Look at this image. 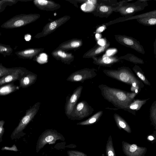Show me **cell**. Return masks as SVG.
I'll return each mask as SVG.
<instances>
[{
  "label": "cell",
  "mask_w": 156,
  "mask_h": 156,
  "mask_svg": "<svg viewBox=\"0 0 156 156\" xmlns=\"http://www.w3.org/2000/svg\"><path fill=\"white\" fill-rule=\"evenodd\" d=\"M100 11L103 12H107L108 10V8L105 6H102L100 7Z\"/></svg>",
  "instance_id": "28"
},
{
  "label": "cell",
  "mask_w": 156,
  "mask_h": 156,
  "mask_svg": "<svg viewBox=\"0 0 156 156\" xmlns=\"http://www.w3.org/2000/svg\"><path fill=\"white\" fill-rule=\"evenodd\" d=\"M148 139L150 141H152L154 139V138L153 136L151 135L148 137Z\"/></svg>",
  "instance_id": "37"
},
{
  "label": "cell",
  "mask_w": 156,
  "mask_h": 156,
  "mask_svg": "<svg viewBox=\"0 0 156 156\" xmlns=\"http://www.w3.org/2000/svg\"><path fill=\"white\" fill-rule=\"evenodd\" d=\"M58 55L62 58H65L66 57V54L61 51H59L58 52Z\"/></svg>",
  "instance_id": "31"
},
{
  "label": "cell",
  "mask_w": 156,
  "mask_h": 156,
  "mask_svg": "<svg viewBox=\"0 0 156 156\" xmlns=\"http://www.w3.org/2000/svg\"><path fill=\"white\" fill-rule=\"evenodd\" d=\"M122 145L123 152L126 156H144L147 151L145 147L130 144L125 141H122Z\"/></svg>",
  "instance_id": "8"
},
{
  "label": "cell",
  "mask_w": 156,
  "mask_h": 156,
  "mask_svg": "<svg viewBox=\"0 0 156 156\" xmlns=\"http://www.w3.org/2000/svg\"><path fill=\"white\" fill-rule=\"evenodd\" d=\"M103 72L109 77L129 85L131 91L137 94L144 87L143 82L129 68H121L117 70H105Z\"/></svg>",
  "instance_id": "2"
},
{
  "label": "cell",
  "mask_w": 156,
  "mask_h": 156,
  "mask_svg": "<svg viewBox=\"0 0 156 156\" xmlns=\"http://www.w3.org/2000/svg\"><path fill=\"white\" fill-rule=\"evenodd\" d=\"M104 27H101L99 28V30L100 31H102L104 30Z\"/></svg>",
  "instance_id": "40"
},
{
  "label": "cell",
  "mask_w": 156,
  "mask_h": 156,
  "mask_svg": "<svg viewBox=\"0 0 156 156\" xmlns=\"http://www.w3.org/2000/svg\"><path fill=\"white\" fill-rule=\"evenodd\" d=\"M113 118L117 126L120 129H123L128 133L131 132L129 125L126 121L120 115L115 113Z\"/></svg>",
  "instance_id": "12"
},
{
  "label": "cell",
  "mask_w": 156,
  "mask_h": 156,
  "mask_svg": "<svg viewBox=\"0 0 156 156\" xmlns=\"http://www.w3.org/2000/svg\"><path fill=\"white\" fill-rule=\"evenodd\" d=\"M5 122L3 120H0V142L2 141V136L5 132L3 126Z\"/></svg>",
  "instance_id": "20"
},
{
  "label": "cell",
  "mask_w": 156,
  "mask_h": 156,
  "mask_svg": "<svg viewBox=\"0 0 156 156\" xmlns=\"http://www.w3.org/2000/svg\"><path fill=\"white\" fill-rule=\"evenodd\" d=\"M63 139L62 135L56 131L46 130L43 133L38 139L36 145V151L38 152L47 144H54L57 140H62Z\"/></svg>",
  "instance_id": "4"
},
{
  "label": "cell",
  "mask_w": 156,
  "mask_h": 156,
  "mask_svg": "<svg viewBox=\"0 0 156 156\" xmlns=\"http://www.w3.org/2000/svg\"><path fill=\"white\" fill-rule=\"evenodd\" d=\"M7 51V48L3 46H0V51Z\"/></svg>",
  "instance_id": "34"
},
{
  "label": "cell",
  "mask_w": 156,
  "mask_h": 156,
  "mask_svg": "<svg viewBox=\"0 0 156 156\" xmlns=\"http://www.w3.org/2000/svg\"><path fill=\"white\" fill-rule=\"evenodd\" d=\"M24 21L22 20H16L14 23V25L15 27H20L23 25Z\"/></svg>",
  "instance_id": "22"
},
{
  "label": "cell",
  "mask_w": 156,
  "mask_h": 156,
  "mask_svg": "<svg viewBox=\"0 0 156 156\" xmlns=\"http://www.w3.org/2000/svg\"><path fill=\"white\" fill-rule=\"evenodd\" d=\"M105 46H103L99 47L95 51V54H98L103 51L105 48Z\"/></svg>",
  "instance_id": "29"
},
{
  "label": "cell",
  "mask_w": 156,
  "mask_h": 156,
  "mask_svg": "<svg viewBox=\"0 0 156 156\" xmlns=\"http://www.w3.org/2000/svg\"><path fill=\"white\" fill-rule=\"evenodd\" d=\"M88 1L90 3L92 4H95L96 1V0H88Z\"/></svg>",
  "instance_id": "39"
},
{
  "label": "cell",
  "mask_w": 156,
  "mask_h": 156,
  "mask_svg": "<svg viewBox=\"0 0 156 156\" xmlns=\"http://www.w3.org/2000/svg\"><path fill=\"white\" fill-rule=\"evenodd\" d=\"M57 26V24L55 22H51L49 26V28L51 30L55 29Z\"/></svg>",
  "instance_id": "27"
},
{
  "label": "cell",
  "mask_w": 156,
  "mask_h": 156,
  "mask_svg": "<svg viewBox=\"0 0 156 156\" xmlns=\"http://www.w3.org/2000/svg\"><path fill=\"white\" fill-rule=\"evenodd\" d=\"M150 98L142 99H134L131 103L126 108L125 111H127L135 116L136 112L140 110L142 106Z\"/></svg>",
  "instance_id": "11"
},
{
  "label": "cell",
  "mask_w": 156,
  "mask_h": 156,
  "mask_svg": "<svg viewBox=\"0 0 156 156\" xmlns=\"http://www.w3.org/2000/svg\"><path fill=\"white\" fill-rule=\"evenodd\" d=\"M98 44L102 46H104L105 44V42L103 40H100L98 41Z\"/></svg>",
  "instance_id": "36"
},
{
  "label": "cell",
  "mask_w": 156,
  "mask_h": 156,
  "mask_svg": "<svg viewBox=\"0 0 156 156\" xmlns=\"http://www.w3.org/2000/svg\"><path fill=\"white\" fill-rule=\"evenodd\" d=\"M38 2L40 5H46L48 3V1L45 0H39L38 1Z\"/></svg>",
  "instance_id": "30"
},
{
  "label": "cell",
  "mask_w": 156,
  "mask_h": 156,
  "mask_svg": "<svg viewBox=\"0 0 156 156\" xmlns=\"http://www.w3.org/2000/svg\"><path fill=\"white\" fill-rule=\"evenodd\" d=\"M106 153L107 156H116L111 136H109L107 141L106 147Z\"/></svg>",
  "instance_id": "16"
},
{
  "label": "cell",
  "mask_w": 156,
  "mask_h": 156,
  "mask_svg": "<svg viewBox=\"0 0 156 156\" xmlns=\"http://www.w3.org/2000/svg\"><path fill=\"white\" fill-rule=\"evenodd\" d=\"M83 88V86H80L74 90L71 95L66 97L65 112L69 119L74 108L80 97Z\"/></svg>",
  "instance_id": "6"
},
{
  "label": "cell",
  "mask_w": 156,
  "mask_h": 156,
  "mask_svg": "<svg viewBox=\"0 0 156 156\" xmlns=\"http://www.w3.org/2000/svg\"><path fill=\"white\" fill-rule=\"evenodd\" d=\"M134 9L132 7H129L126 10V12L128 13H132L134 12Z\"/></svg>",
  "instance_id": "33"
},
{
  "label": "cell",
  "mask_w": 156,
  "mask_h": 156,
  "mask_svg": "<svg viewBox=\"0 0 156 156\" xmlns=\"http://www.w3.org/2000/svg\"><path fill=\"white\" fill-rule=\"evenodd\" d=\"M123 42L127 45H131L133 44V41L131 39L125 38L123 39Z\"/></svg>",
  "instance_id": "24"
},
{
  "label": "cell",
  "mask_w": 156,
  "mask_h": 156,
  "mask_svg": "<svg viewBox=\"0 0 156 156\" xmlns=\"http://www.w3.org/2000/svg\"><path fill=\"white\" fill-rule=\"evenodd\" d=\"M27 72L26 70L22 68H14L10 73L0 78V86L17 80H19Z\"/></svg>",
  "instance_id": "9"
},
{
  "label": "cell",
  "mask_w": 156,
  "mask_h": 156,
  "mask_svg": "<svg viewBox=\"0 0 156 156\" xmlns=\"http://www.w3.org/2000/svg\"><path fill=\"white\" fill-rule=\"evenodd\" d=\"M34 50L30 49L21 52H20V55H25L32 54L34 53Z\"/></svg>",
  "instance_id": "23"
},
{
  "label": "cell",
  "mask_w": 156,
  "mask_h": 156,
  "mask_svg": "<svg viewBox=\"0 0 156 156\" xmlns=\"http://www.w3.org/2000/svg\"><path fill=\"white\" fill-rule=\"evenodd\" d=\"M99 36V35L98 34H96V37L97 38H98Z\"/></svg>",
  "instance_id": "41"
},
{
  "label": "cell",
  "mask_w": 156,
  "mask_h": 156,
  "mask_svg": "<svg viewBox=\"0 0 156 156\" xmlns=\"http://www.w3.org/2000/svg\"><path fill=\"white\" fill-rule=\"evenodd\" d=\"M2 150H8L15 151H19L15 144H14L13 146L11 147H4L2 148Z\"/></svg>",
  "instance_id": "21"
},
{
  "label": "cell",
  "mask_w": 156,
  "mask_h": 156,
  "mask_svg": "<svg viewBox=\"0 0 156 156\" xmlns=\"http://www.w3.org/2000/svg\"><path fill=\"white\" fill-rule=\"evenodd\" d=\"M133 70L137 77L144 84L148 86H151L150 83L148 80L144 73L140 68L136 66L133 68Z\"/></svg>",
  "instance_id": "15"
},
{
  "label": "cell",
  "mask_w": 156,
  "mask_h": 156,
  "mask_svg": "<svg viewBox=\"0 0 156 156\" xmlns=\"http://www.w3.org/2000/svg\"><path fill=\"white\" fill-rule=\"evenodd\" d=\"M70 45L73 48H76L80 46V43L77 41H73L71 43Z\"/></svg>",
  "instance_id": "26"
},
{
  "label": "cell",
  "mask_w": 156,
  "mask_h": 156,
  "mask_svg": "<svg viewBox=\"0 0 156 156\" xmlns=\"http://www.w3.org/2000/svg\"><path fill=\"white\" fill-rule=\"evenodd\" d=\"M103 62L104 64H109L111 62V59L108 57H105L103 59Z\"/></svg>",
  "instance_id": "25"
},
{
  "label": "cell",
  "mask_w": 156,
  "mask_h": 156,
  "mask_svg": "<svg viewBox=\"0 0 156 156\" xmlns=\"http://www.w3.org/2000/svg\"><path fill=\"white\" fill-rule=\"evenodd\" d=\"M0 86V96L8 95L19 89L20 87L15 85L14 82Z\"/></svg>",
  "instance_id": "13"
},
{
  "label": "cell",
  "mask_w": 156,
  "mask_h": 156,
  "mask_svg": "<svg viewBox=\"0 0 156 156\" xmlns=\"http://www.w3.org/2000/svg\"><path fill=\"white\" fill-rule=\"evenodd\" d=\"M40 105V102H37L26 110L25 115L22 118L18 125L12 132L11 135L12 140L19 139L24 135L23 130L34 118L38 112Z\"/></svg>",
  "instance_id": "3"
},
{
  "label": "cell",
  "mask_w": 156,
  "mask_h": 156,
  "mask_svg": "<svg viewBox=\"0 0 156 156\" xmlns=\"http://www.w3.org/2000/svg\"><path fill=\"white\" fill-rule=\"evenodd\" d=\"M114 50H110L108 51L107 54L108 55H111L114 52Z\"/></svg>",
  "instance_id": "38"
},
{
  "label": "cell",
  "mask_w": 156,
  "mask_h": 156,
  "mask_svg": "<svg viewBox=\"0 0 156 156\" xmlns=\"http://www.w3.org/2000/svg\"><path fill=\"white\" fill-rule=\"evenodd\" d=\"M148 23L150 24H155L156 23V19L155 18L151 19L149 20Z\"/></svg>",
  "instance_id": "32"
},
{
  "label": "cell",
  "mask_w": 156,
  "mask_h": 156,
  "mask_svg": "<svg viewBox=\"0 0 156 156\" xmlns=\"http://www.w3.org/2000/svg\"><path fill=\"white\" fill-rule=\"evenodd\" d=\"M25 39L26 41H29L31 39V36L29 34H27L25 36Z\"/></svg>",
  "instance_id": "35"
},
{
  "label": "cell",
  "mask_w": 156,
  "mask_h": 156,
  "mask_svg": "<svg viewBox=\"0 0 156 156\" xmlns=\"http://www.w3.org/2000/svg\"><path fill=\"white\" fill-rule=\"evenodd\" d=\"M67 153L69 156H87L85 153L77 151H69Z\"/></svg>",
  "instance_id": "19"
},
{
  "label": "cell",
  "mask_w": 156,
  "mask_h": 156,
  "mask_svg": "<svg viewBox=\"0 0 156 156\" xmlns=\"http://www.w3.org/2000/svg\"><path fill=\"white\" fill-rule=\"evenodd\" d=\"M94 109L85 101H82L76 105L69 119L80 120L88 117L93 113Z\"/></svg>",
  "instance_id": "5"
},
{
  "label": "cell",
  "mask_w": 156,
  "mask_h": 156,
  "mask_svg": "<svg viewBox=\"0 0 156 156\" xmlns=\"http://www.w3.org/2000/svg\"><path fill=\"white\" fill-rule=\"evenodd\" d=\"M98 87L104 99L111 103L118 109L125 110L137 95L133 92L112 87L105 84H101Z\"/></svg>",
  "instance_id": "1"
},
{
  "label": "cell",
  "mask_w": 156,
  "mask_h": 156,
  "mask_svg": "<svg viewBox=\"0 0 156 156\" xmlns=\"http://www.w3.org/2000/svg\"><path fill=\"white\" fill-rule=\"evenodd\" d=\"M14 68H7L0 65V78L12 72Z\"/></svg>",
  "instance_id": "18"
},
{
  "label": "cell",
  "mask_w": 156,
  "mask_h": 156,
  "mask_svg": "<svg viewBox=\"0 0 156 156\" xmlns=\"http://www.w3.org/2000/svg\"><path fill=\"white\" fill-rule=\"evenodd\" d=\"M150 118L151 124L156 127V101L152 104L150 109Z\"/></svg>",
  "instance_id": "17"
},
{
  "label": "cell",
  "mask_w": 156,
  "mask_h": 156,
  "mask_svg": "<svg viewBox=\"0 0 156 156\" xmlns=\"http://www.w3.org/2000/svg\"><path fill=\"white\" fill-rule=\"evenodd\" d=\"M97 75L94 69H83L73 73L69 76L66 80L71 82H83L86 80L94 77Z\"/></svg>",
  "instance_id": "7"
},
{
  "label": "cell",
  "mask_w": 156,
  "mask_h": 156,
  "mask_svg": "<svg viewBox=\"0 0 156 156\" xmlns=\"http://www.w3.org/2000/svg\"><path fill=\"white\" fill-rule=\"evenodd\" d=\"M37 79V75L30 72H27L19 80V87L27 88L34 84Z\"/></svg>",
  "instance_id": "10"
},
{
  "label": "cell",
  "mask_w": 156,
  "mask_h": 156,
  "mask_svg": "<svg viewBox=\"0 0 156 156\" xmlns=\"http://www.w3.org/2000/svg\"><path fill=\"white\" fill-rule=\"evenodd\" d=\"M103 111L102 110L99 111L87 120L77 123V125L87 126L96 123L100 119L103 114Z\"/></svg>",
  "instance_id": "14"
}]
</instances>
